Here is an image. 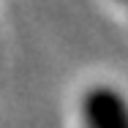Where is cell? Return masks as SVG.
<instances>
[{
    "mask_svg": "<svg viewBox=\"0 0 128 128\" xmlns=\"http://www.w3.org/2000/svg\"><path fill=\"white\" fill-rule=\"evenodd\" d=\"M87 128H128V101L112 87H93L79 104Z\"/></svg>",
    "mask_w": 128,
    "mask_h": 128,
    "instance_id": "obj_1",
    "label": "cell"
},
{
    "mask_svg": "<svg viewBox=\"0 0 128 128\" xmlns=\"http://www.w3.org/2000/svg\"><path fill=\"white\" fill-rule=\"evenodd\" d=\"M120 3H128V0H120Z\"/></svg>",
    "mask_w": 128,
    "mask_h": 128,
    "instance_id": "obj_2",
    "label": "cell"
}]
</instances>
